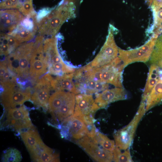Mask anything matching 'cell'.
I'll list each match as a JSON object with an SVG mask.
<instances>
[{
    "mask_svg": "<svg viewBox=\"0 0 162 162\" xmlns=\"http://www.w3.org/2000/svg\"><path fill=\"white\" fill-rule=\"evenodd\" d=\"M60 5L38 22V32L40 35L55 36L65 21L75 17L76 7L73 2Z\"/></svg>",
    "mask_w": 162,
    "mask_h": 162,
    "instance_id": "6da1fadb",
    "label": "cell"
},
{
    "mask_svg": "<svg viewBox=\"0 0 162 162\" xmlns=\"http://www.w3.org/2000/svg\"><path fill=\"white\" fill-rule=\"evenodd\" d=\"M34 40L24 43L5 59L10 70L20 80L28 79L30 58ZM27 82V81H26Z\"/></svg>",
    "mask_w": 162,
    "mask_h": 162,
    "instance_id": "7a4b0ae2",
    "label": "cell"
},
{
    "mask_svg": "<svg viewBox=\"0 0 162 162\" xmlns=\"http://www.w3.org/2000/svg\"><path fill=\"white\" fill-rule=\"evenodd\" d=\"M57 40V38L54 36L44 39L43 40L44 52L48 66V73L56 76L73 73L75 68L66 63L59 52Z\"/></svg>",
    "mask_w": 162,
    "mask_h": 162,
    "instance_id": "3957f363",
    "label": "cell"
},
{
    "mask_svg": "<svg viewBox=\"0 0 162 162\" xmlns=\"http://www.w3.org/2000/svg\"><path fill=\"white\" fill-rule=\"evenodd\" d=\"M118 56L110 63L103 66L92 67L89 75L94 80L110 83L116 87L122 88V72L125 66Z\"/></svg>",
    "mask_w": 162,
    "mask_h": 162,
    "instance_id": "277c9868",
    "label": "cell"
},
{
    "mask_svg": "<svg viewBox=\"0 0 162 162\" xmlns=\"http://www.w3.org/2000/svg\"><path fill=\"white\" fill-rule=\"evenodd\" d=\"M31 89L30 86L18 81L0 87L1 103L5 111L30 100Z\"/></svg>",
    "mask_w": 162,
    "mask_h": 162,
    "instance_id": "5b68a950",
    "label": "cell"
},
{
    "mask_svg": "<svg viewBox=\"0 0 162 162\" xmlns=\"http://www.w3.org/2000/svg\"><path fill=\"white\" fill-rule=\"evenodd\" d=\"M44 39V37L39 35L34 40L29 74L30 81L33 83L48 72V66L43 48Z\"/></svg>",
    "mask_w": 162,
    "mask_h": 162,
    "instance_id": "8992f818",
    "label": "cell"
},
{
    "mask_svg": "<svg viewBox=\"0 0 162 162\" xmlns=\"http://www.w3.org/2000/svg\"><path fill=\"white\" fill-rule=\"evenodd\" d=\"M146 102H141L138 110L131 122L114 134L116 146L124 150L130 147L139 122L146 112Z\"/></svg>",
    "mask_w": 162,
    "mask_h": 162,
    "instance_id": "52a82bcc",
    "label": "cell"
},
{
    "mask_svg": "<svg viewBox=\"0 0 162 162\" xmlns=\"http://www.w3.org/2000/svg\"><path fill=\"white\" fill-rule=\"evenodd\" d=\"M6 111V119L4 125L7 127L20 134L28 129L35 128L29 116L28 110L25 106L22 105Z\"/></svg>",
    "mask_w": 162,
    "mask_h": 162,
    "instance_id": "ba28073f",
    "label": "cell"
},
{
    "mask_svg": "<svg viewBox=\"0 0 162 162\" xmlns=\"http://www.w3.org/2000/svg\"><path fill=\"white\" fill-rule=\"evenodd\" d=\"M75 98L73 114L80 118L86 125L94 124L95 122L94 114L100 108L95 103L92 95L79 93L75 96Z\"/></svg>",
    "mask_w": 162,
    "mask_h": 162,
    "instance_id": "9c48e42d",
    "label": "cell"
},
{
    "mask_svg": "<svg viewBox=\"0 0 162 162\" xmlns=\"http://www.w3.org/2000/svg\"><path fill=\"white\" fill-rule=\"evenodd\" d=\"M158 38L152 35L144 44L135 49L126 50L119 48L118 56L125 67L135 62H146L150 58Z\"/></svg>",
    "mask_w": 162,
    "mask_h": 162,
    "instance_id": "30bf717a",
    "label": "cell"
},
{
    "mask_svg": "<svg viewBox=\"0 0 162 162\" xmlns=\"http://www.w3.org/2000/svg\"><path fill=\"white\" fill-rule=\"evenodd\" d=\"M117 29L110 25L106 41L99 53L92 62L89 63L92 67H100L107 64L116 58L118 49L115 43L114 34Z\"/></svg>",
    "mask_w": 162,
    "mask_h": 162,
    "instance_id": "8fae6325",
    "label": "cell"
},
{
    "mask_svg": "<svg viewBox=\"0 0 162 162\" xmlns=\"http://www.w3.org/2000/svg\"><path fill=\"white\" fill-rule=\"evenodd\" d=\"M52 76L47 73L33 84L30 100L36 106L44 110L48 108L50 92L52 91L51 84Z\"/></svg>",
    "mask_w": 162,
    "mask_h": 162,
    "instance_id": "7c38bea8",
    "label": "cell"
},
{
    "mask_svg": "<svg viewBox=\"0 0 162 162\" xmlns=\"http://www.w3.org/2000/svg\"><path fill=\"white\" fill-rule=\"evenodd\" d=\"M73 78L79 93L97 94L109 88L108 83L96 81L87 76L81 68L74 73Z\"/></svg>",
    "mask_w": 162,
    "mask_h": 162,
    "instance_id": "4fadbf2b",
    "label": "cell"
},
{
    "mask_svg": "<svg viewBox=\"0 0 162 162\" xmlns=\"http://www.w3.org/2000/svg\"><path fill=\"white\" fill-rule=\"evenodd\" d=\"M61 124L63 125L61 131L62 137L70 136L75 139L79 140L87 135V127L79 117L73 114L67 118Z\"/></svg>",
    "mask_w": 162,
    "mask_h": 162,
    "instance_id": "5bb4252c",
    "label": "cell"
},
{
    "mask_svg": "<svg viewBox=\"0 0 162 162\" xmlns=\"http://www.w3.org/2000/svg\"><path fill=\"white\" fill-rule=\"evenodd\" d=\"M77 143L92 158L96 161L110 162L113 160L112 152L103 148H101L87 136L79 140Z\"/></svg>",
    "mask_w": 162,
    "mask_h": 162,
    "instance_id": "9a60e30c",
    "label": "cell"
},
{
    "mask_svg": "<svg viewBox=\"0 0 162 162\" xmlns=\"http://www.w3.org/2000/svg\"><path fill=\"white\" fill-rule=\"evenodd\" d=\"M17 9H8L0 11L1 33L7 34L14 30L25 18Z\"/></svg>",
    "mask_w": 162,
    "mask_h": 162,
    "instance_id": "2e32d148",
    "label": "cell"
},
{
    "mask_svg": "<svg viewBox=\"0 0 162 162\" xmlns=\"http://www.w3.org/2000/svg\"><path fill=\"white\" fill-rule=\"evenodd\" d=\"M127 94L123 88L107 89L96 94L95 102L100 108H105L114 102L126 99Z\"/></svg>",
    "mask_w": 162,
    "mask_h": 162,
    "instance_id": "e0dca14e",
    "label": "cell"
},
{
    "mask_svg": "<svg viewBox=\"0 0 162 162\" xmlns=\"http://www.w3.org/2000/svg\"><path fill=\"white\" fill-rule=\"evenodd\" d=\"M74 73L66 74L61 76H52L51 84L52 91L69 92L74 94H79L74 81Z\"/></svg>",
    "mask_w": 162,
    "mask_h": 162,
    "instance_id": "ac0fdd59",
    "label": "cell"
},
{
    "mask_svg": "<svg viewBox=\"0 0 162 162\" xmlns=\"http://www.w3.org/2000/svg\"><path fill=\"white\" fill-rule=\"evenodd\" d=\"M74 93L69 92L60 107L52 117L53 119L61 123L73 114L76 104L75 96Z\"/></svg>",
    "mask_w": 162,
    "mask_h": 162,
    "instance_id": "d6986e66",
    "label": "cell"
},
{
    "mask_svg": "<svg viewBox=\"0 0 162 162\" xmlns=\"http://www.w3.org/2000/svg\"><path fill=\"white\" fill-rule=\"evenodd\" d=\"M152 12L153 22L148 33L158 37L162 33V0H153L149 6Z\"/></svg>",
    "mask_w": 162,
    "mask_h": 162,
    "instance_id": "ffe728a7",
    "label": "cell"
},
{
    "mask_svg": "<svg viewBox=\"0 0 162 162\" xmlns=\"http://www.w3.org/2000/svg\"><path fill=\"white\" fill-rule=\"evenodd\" d=\"M21 137L30 154L43 142L35 128L28 129L20 134Z\"/></svg>",
    "mask_w": 162,
    "mask_h": 162,
    "instance_id": "44dd1931",
    "label": "cell"
},
{
    "mask_svg": "<svg viewBox=\"0 0 162 162\" xmlns=\"http://www.w3.org/2000/svg\"><path fill=\"white\" fill-rule=\"evenodd\" d=\"M162 101V70L160 77L147 98L146 109L148 111Z\"/></svg>",
    "mask_w": 162,
    "mask_h": 162,
    "instance_id": "7402d4cb",
    "label": "cell"
},
{
    "mask_svg": "<svg viewBox=\"0 0 162 162\" xmlns=\"http://www.w3.org/2000/svg\"><path fill=\"white\" fill-rule=\"evenodd\" d=\"M161 70L157 65L152 64L150 67L148 77L142 96V102H146L148 96L159 79Z\"/></svg>",
    "mask_w": 162,
    "mask_h": 162,
    "instance_id": "603a6c76",
    "label": "cell"
},
{
    "mask_svg": "<svg viewBox=\"0 0 162 162\" xmlns=\"http://www.w3.org/2000/svg\"><path fill=\"white\" fill-rule=\"evenodd\" d=\"M58 154L55 153L52 149L44 144L38 151L35 161L58 162Z\"/></svg>",
    "mask_w": 162,
    "mask_h": 162,
    "instance_id": "cb8c5ba5",
    "label": "cell"
},
{
    "mask_svg": "<svg viewBox=\"0 0 162 162\" xmlns=\"http://www.w3.org/2000/svg\"><path fill=\"white\" fill-rule=\"evenodd\" d=\"M36 32L26 28L20 23L14 30L7 34L14 37L22 44L33 39Z\"/></svg>",
    "mask_w": 162,
    "mask_h": 162,
    "instance_id": "d4e9b609",
    "label": "cell"
},
{
    "mask_svg": "<svg viewBox=\"0 0 162 162\" xmlns=\"http://www.w3.org/2000/svg\"><path fill=\"white\" fill-rule=\"evenodd\" d=\"M0 86L18 81V78L8 68L5 59L0 60Z\"/></svg>",
    "mask_w": 162,
    "mask_h": 162,
    "instance_id": "484cf974",
    "label": "cell"
},
{
    "mask_svg": "<svg viewBox=\"0 0 162 162\" xmlns=\"http://www.w3.org/2000/svg\"><path fill=\"white\" fill-rule=\"evenodd\" d=\"M90 139L95 143L99 144L104 148L112 152L115 148V143L113 140L98 131Z\"/></svg>",
    "mask_w": 162,
    "mask_h": 162,
    "instance_id": "4316f807",
    "label": "cell"
},
{
    "mask_svg": "<svg viewBox=\"0 0 162 162\" xmlns=\"http://www.w3.org/2000/svg\"><path fill=\"white\" fill-rule=\"evenodd\" d=\"M22 159L20 152L14 148H10L6 150L2 155V160L5 162H19Z\"/></svg>",
    "mask_w": 162,
    "mask_h": 162,
    "instance_id": "83f0119b",
    "label": "cell"
},
{
    "mask_svg": "<svg viewBox=\"0 0 162 162\" xmlns=\"http://www.w3.org/2000/svg\"><path fill=\"white\" fill-rule=\"evenodd\" d=\"M158 38L150 58L152 64H156L162 60V33Z\"/></svg>",
    "mask_w": 162,
    "mask_h": 162,
    "instance_id": "f1b7e54d",
    "label": "cell"
},
{
    "mask_svg": "<svg viewBox=\"0 0 162 162\" xmlns=\"http://www.w3.org/2000/svg\"><path fill=\"white\" fill-rule=\"evenodd\" d=\"M113 160L117 162H131L133 160L129 149L122 152L116 147L113 151Z\"/></svg>",
    "mask_w": 162,
    "mask_h": 162,
    "instance_id": "f546056e",
    "label": "cell"
},
{
    "mask_svg": "<svg viewBox=\"0 0 162 162\" xmlns=\"http://www.w3.org/2000/svg\"><path fill=\"white\" fill-rule=\"evenodd\" d=\"M18 10L25 17H26L35 12L33 8L32 0L26 1L18 9Z\"/></svg>",
    "mask_w": 162,
    "mask_h": 162,
    "instance_id": "4dcf8cb0",
    "label": "cell"
},
{
    "mask_svg": "<svg viewBox=\"0 0 162 162\" xmlns=\"http://www.w3.org/2000/svg\"><path fill=\"white\" fill-rule=\"evenodd\" d=\"M156 65L162 68V60L158 62Z\"/></svg>",
    "mask_w": 162,
    "mask_h": 162,
    "instance_id": "1f68e13d",
    "label": "cell"
},
{
    "mask_svg": "<svg viewBox=\"0 0 162 162\" xmlns=\"http://www.w3.org/2000/svg\"><path fill=\"white\" fill-rule=\"evenodd\" d=\"M149 6L152 4L153 0H145Z\"/></svg>",
    "mask_w": 162,
    "mask_h": 162,
    "instance_id": "d6a6232c",
    "label": "cell"
}]
</instances>
